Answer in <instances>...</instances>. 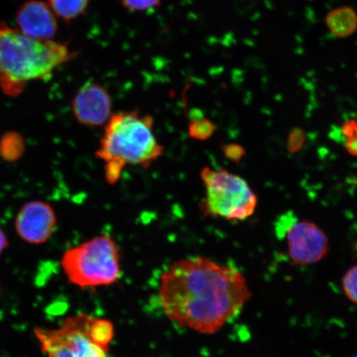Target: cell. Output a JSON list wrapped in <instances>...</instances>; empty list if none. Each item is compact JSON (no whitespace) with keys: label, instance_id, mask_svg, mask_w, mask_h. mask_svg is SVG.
Listing matches in <instances>:
<instances>
[{"label":"cell","instance_id":"cell-4","mask_svg":"<svg viewBox=\"0 0 357 357\" xmlns=\"http://www.w3.org/2000/svg\"><path fill=\"white\" fill-rule=\"evenodd\" d=\"M34 334L48 357H109L114 329L109 320L82 314L57 328H36Z\"/></svg>","mask_w":357,"mask_h":357},{"label":"cell","instance_id":"cell-8","mask_svg":"<svg viewBox=\"0 0 357 357\" xmlns=\"http://www.w3.org/2000/svg\"><path fill=\"white\" fill-rule=\"evenodd\" d=\"M71 106L75 119L86 127L102 126L113 114L109 92L95 82H89L78 89Z\"/></svg>","mask_w":357,"mask_h":357},{"label":"cell","instance_id":"cell-14","mask_svg":"<svg viewBox=\"0 0 357 357\" xmlns=\"http://www.w3.org/2000/svg\"><path fill=\"white\" fill-rule=\"evenodd\" d=\"M342 287L347 300L357 305V265L351 266L343 275Z\"/></svg>","mask_w":357,"mask_h":357},{"label":"cell","instance_id":"cell-9","mask_svg":"<svg viewBox=\"0 0 357 357\" xmlns=\"http://www.w3.org/2000/svg\"><path fill=\"white\" fill-rule=\"evenodd\" d=\"M15 225L17 234L26 243L43 244L55 231L56 213L50 204L43 201H30L17 213Z\"/></svg>","mask_w":357,"mask_h":357},{"label":"cell","instance_id":"cell-10","mask_svg":"<svg viewBox=\"0 0 357 357\" xmlns=\"http://www.w3.org/2000/svg\"><path fill=\"white\" fill-rule=\"evenodd\" d=\"M17 29L31 38L51 41L58 31V19L47 2L28 0L16 13Z\"/></svg>","mask_w":357,"mask_h":357},{"label":"cell","instance_id":"cell-23","mask_svg":"<svg viewBox=\"0 0 357 357\" xmlns=\"http://www.w3.org/2000/svg\"><path fill=\"white\" fill-rule=\"evenodd\" d=\"M356 252H357V243H356Z\"/></svg>","mask_w":357,"mask_h":357},{"label":"cell","instance_id":"cell-21","mask_svg":"<svg viewBox=\"0 0 357 357\" xmlns=\"http://www.w3.org/2000/svg\"><path fill=\"white\" fill-rule=\"evenodd\" d=\"M8 245L7 236L3 233V231L0 229V255H1L4 250L7 248Z\"/></svg>","mask_w":357,"mask_h":357},{"label":"cell","instance_id":"cell-24","mask_svg":"<svg viewBox=\"0 0 357 357\" xmlns=\"http://www.w3.org/2000/svg\"><path fill=\"white\" fill-rule=\"evenodd\" d=\"M352 357H357V354H356V355H355V356H352Z\"/></svg>","mask_w":357,"mask_h":357},{"label":"cell","instance_id":"cell-22","mask_svg":"<svg viewBox=\"0 0 357 357\" xmlns=\"http://www.w3.org/2000/svg\"><path fill=\"white\" fill-rule=\"evenodd\" d=\"M356 134H357V121H356Z\"/></svg>","mask_w":357,"mask_h":357},{"label":"cell","instance_id":"cell-3","mask_svg":"<svg viewBox=\"0 0 357 357\" xmlns=\"http://www.w3.org/2000/svg\"><path fill=\"white\" fill-rule=\"evenodd\" d=\"M165 153L154 134V119L138 111L112 114L96 155L105 162L107 182L114 185L127 166L147 169Z\"/></svg>","mask_w":357,"mask_h":357},{"label":"cell","instance_id":"cell-15","mask_svg":"<svg viewBox=\"0 0 357 357\" xmlns=\"http://www.w3.org/2000/svg\"><path fill=\"white\" fill-rule=\"evenodd\" d=\"M122 6L131 12H146L158 8L162 0H119Z\"/></svg>","mask_w":357,"mask_h":357},{"label":"cell","instance_id":"cell-11","mask_svg":"<svg viewBox=\"0 0 357 357\" xmlns=\"http://www.w3.org/2000/svg\"><path fill=\"white\" fill-rule=\"evenodd\" d=\"M326 25L330 32L337 38H347L357 29V15L349 7H341L328 13Z\"/></svg>","mask_w":357,"mask_h":357},{"label":"cell","instance_id":"cell-5","mask_svg":"<svg viewBox=\"0 0 357 357\" xmlns=\"http://www.w3.org/2000/svg\"><path fill=\"white\" fill-rule=\"evenodd\" d=\"M121 257L109 236H98L68 250L61 267L71 284L82 289L109 287L121 278Z\"/></svg>","mask_w":357,"mask_h":357},{"label":"cell","instance_id":"cell-12","mask_svg":"<svg viewBox=\"0 0 357 357\" xmlns=\"http://www.w3.org/2000/svg\"><path fill=\"white\" fill-rule=\"evenodd\" d=\"M92 0H47L58 20L70 22L86 13Z\"/></svg>","mask_w":357,"mask_h":357},{"label":"cell","instance_id":"cell-13","mask_svg":"<svg viewBox=\"0 0 357 357\" xmlns=\"http://www.w3.org/2000/svg\"><path fill=\"white\" fill-rule=\"evenodd\" d=\"M217 128L211 119H199L190 124L189 134L194 139L204 141L211 138Z\"/></svg>","mask_w":357,"mask_h":357},{"label":"cell","instance_id":"cell-7","mask_svg":"<svg viewBox=\"0 0 357 357\" xmlns=\"http://www.w3.org/2000/svg\"><path fill=\"white\" fill-rule=\"evenodd\" d=\"M285 236L289 257L298 265L316 264L327 257L330 251L327 235L319 226L310 221L294 223Z\"/></svg>","mask_w":357,"mask_h":357},{"label":"cell","instance_id":"cell-18","mask_svg":"<svg viewBox=\"0 0 357 357\" xmlns=\"http://www.w3.org/2000/svg\"><path fill=\"white\" fill-rule=\"evenodd\" d=\"M223 151H225V154L227 158L234 160V162H239L245 155L243 147L239 145H226Z\"/></svg>","mask_w":357,"mask_h":357},{"label":"cell","instance_id":"cell-17","mask_svg":"<svg viewBox=\"0 0 357 357\" xmlns=\"http://www.w3.org/2000/svg\"><path fill=\"white\" fill-rule=\"evenodd\" d=\"M305 132L301 128H294L290 132L287 140V149L290 153H296L305 144Z\"/></svg>","mask_w":357,"mask_h":357},{"label":"cell","instance_id":"cell-1","mask_svg":"<svg viewBox=\"0 0 357 357\" xmlns=\"http://www.w3.org/2000/svg\"><path fill=\"white\" fill-rule=\"evenodd\" d=\"M252 297L238 268L203 257L177 261L160 278L159 300L165 315L202 334L215 333L238 317Z\"/></svg>","mask_w":357,"mask_h":357},{"label":"cell","instance_id":"cell-6","mask_svg":"<svg viewBox=\"0 0 357 357\" xmlns=\"http://www.w3.org/2000/svg\"><path fill=\"white\" fill-rule=\"evenodd\" d=\"M205 198L199 208L204 216L223 218L227 221H244L253 215L258 199L243 178L227 169L205 167L200 172Z\"/></svg>","mask_w":357,"mask_h":357},{"label":"cell","instance_id":"cell-16","mask_svg":"<svg viewBox=\"0 0 357 357\" xmlns=\"http://www.w3.org/2000/svg\"><path fill=\"white\" fill-rule=\"evenodd\" d=\"M298 218L293 212H288L281 216L275 225V233L280 239L284 238L285 234L290 229L294 223L298 222Z\"/></svg>","mask_w":357,"mask_h":357},{"label":"cell","instance_id":"cell-20","mask_svg":"<svg viewBox=\"0 0 357 357\" xmlns=\"http://www.w3.org/2000/svg\"><path fill=\"white\" fill-rule=\"evenodd\" d=\"M345 147L348 153L357 156V135L347 137L345 141Z\"/></svg>","mask_w":357,"mask_h":357},{"label":"cell","instance_id":"cell-19","mask_svg":"<svg viewBox=\"0 0 357 357\" xmlns=\"http://www.w3.org/2000/svg\"><path fill=\"white\" fill-rule=\"evenodd\" d=\"M342 135L346 137H351L357 135L356 134V120H348L342 125Z\"/></svg>","mask_w":357,"mask_h":357},{"label":"cell","instance_id":"cell-2","mask_svg":"<svg viewBox=\"0 0 357 357\" xmlns=\"http://www.w3.org/2000/svg\"><path fill=\"white\" fill-rule=\"evenodd\" d=\"M74 56L66 43L39 41L0 22V87L7 95H19L29 83L50 77Z\"/></svg>","mask_w":357,"mask_h":357}]
</instances>
